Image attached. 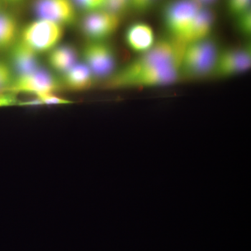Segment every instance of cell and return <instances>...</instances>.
Here are the masks:
<instances>
[{
  "label": "cell",
  "mask_w": 251,
  "mask_h": 251,
  "mask_svg": "<svg viewBox=\"0 0 251 251\" xmlns=\"http://www.w3.org/2000/svg\"><path fill=\"white\" fill-rule=\"evenodd\" d=\"M81 55L82 62L90 69L96 78H109L116 72V54L106 41H88Z\"/></svg>",
  "instance_id": "5b68a950"
},
{
  "label": "cell",
  "mask_w": 251,
  "mask_h": 251,
  "mask_svg": "<svg viewBox=\"0 0 251 251\" xmlns=\"http://www.w3.org/2000/svg\"><path fill=\"white\" fill-rule=\"evenodd\" d=\"M201 6L191 0H172L163 10V21L171 37L181 42Z\"/></svg>",
  "instance_id": "277c9868"
},
{
  "label": "cell",
  "mask_w": 251,
  "mask_h": 251,
  "mask_svg": "<svg viewBox=\"0 0 251 251\" xmlns=\"http://www.w3.org/2000/svg\"><path fill=\"white\" fill-rule=\"evenodd\" d=\"M49 67L61 75L78 62V52L74 46L59 44L47 53Z\"/></svg>",
  "instance_id": "9a60e30c"
},
{
  "label": "cell",
  "mask_w": 251,
  "mask_h": 251,
  "mask_svg": "<svg viewBox=\"0 0 251 251\" xmlns=\"http://www.w3.org/2000/svg\"><path fill=\"white\" fill-rule=\"evenodd\" d=\"M130 9V0H105L103 7L105 11L120 16Z\"/></svg>",
  "instance_id": "ac0fdd59"
},
{
  "label": "cell",
  "mask_w": 251,
  "mask_h": 251,
  "mask_svg": "<svg viewBox=\"0 0 251 251\" xmlns=\"http://www.w3.org/2000/svg\"><path fill=\"white\" fill-rule=\"evenodd\" d=\"M125 41L131 50L141 54L151 49L156 41L151 26L145 23H135L127 28Z\"/></svg>",
  "instance_id": "4fadbf2b"
},
{
  "label": "cell",
  "mask_w": 251,
  "mask_h": 251,
  "mask_svg": "<svg viewBox=\"0 0 251 251\" xmlns=\"http://www.w3.org/2000/svg\"><path fill=\"white\" fill-rule=\"evenodd\" d=\"M215 14L209 8H201L181 39V42L187 45L210 36L215 25Z\"/></svg>",
  "instance_id": "7c38bea8"
},
{
  "label": "cell",
  "mask_w": 251,
  "mask_h": 251,
  "mask_svg": "<svg viewBox=\"0 0 251 251\" xmlns=\"http://www.w3.org/2000/svg\"><path fill=\"white\" fill-rule=\"evenodd\" d=\"M21 27L9 13L0 11V52H9L19 39Z\"/></svg>",
  "instance_id": "2e32d148"
},
{
  "label": "cell",
  "mask_w": 251,
  "mask_h": 251,
  "mask_svg": "<svg viewBox=\"0 0 251 251\" xmlns=\"http://www.w3.org/2000/svg\"><path fill=\"white\" fill-rule=\"evenodd\" d=\"M237 29L244 36L250 35L251 32V13L248 11L237 16Z\"/></svg>",
  "instance_id": "7402d4cb"
},
{
  "label": "cell",
  "mask_w": 251,
  "mask_h": 251,
  "mask_svg": "<svg viewBox=\"0 0 251 251\" xmlns=\"http://www.w3.org/2000/svg\"><path fill=\"white\" fill-rule=\"evenodd\" d=\"M191 1L199 5L201 7L209 8V6L215 4L219 0H191Z\"/></svg>",
  "instance_id": "d4e9b609"
},
{
  "label": "cell",
  "mask_w": 251,
  "mask_h": 251,
  "mask_svg": "<svg viewBox=\"0 0 251 251\" xmlns=\"http://www.w3.org/2000/svg\"><path fill=\"white\" fill-rule=\"evenodd\" d=\"M181 75L180 64H167L136 75L126 83L124 89L168 85L177 81Z\"/></svg>",
  "instance_id": "30bf717a"
},
{
  "label": "cell",
  "mask_w": 251,
  "mask_h": 251,
  "mask_svg": "<svg viewBox=\"0 0 251 251\" xmlns=\"http://www.w3.org/2000/svg\"><path fill=\"white\" fill-rule=\"evenodd\" d=\"M186 46L171 36L156 41L151 49L139 54L136 58L109 77L108 87L124 89L128 80L139 74L167 64H180Z\"/></svg>",
  "instance_id": "6da1fadb"
},
{
  "label": "cell",
  "mask_w": 251,
  "mask_h": 251,
  "mask_svg": "<svg viewBox=\"0 0 251 251\" xmlns=\"http://www.w3.org/2000/svg\"><path fill=\"white\" fill-rule=\"evenodd\" d=\"M17 95L11 92H0V107L12 106L18 105Z\"/></svg>",
  "instance_id": "cb8c5ba5"
},
{
  "label": "cell",
  "mask_w": 251,
  "mask_h": 251,
  "mask_svg": "<svg viewBox=\"0 0 251 251\" xmlns=\"http://www.w3.org/2000/svg\"><path fill=\"white\" fill-rule=\"evenodd\" d=\"M220 51L211 36L187 44L180 63L181 74L192 78L213 75Z\"/></svg>",
  "instance_id": "7a4b0ae2"
},
{
  "label": "cell",
  "mask_w": 251,
  "mask_h": 251,
  "mask_svg": "<svg viewBox=\"0 0 251 251\" xmlns=\"http://www.w3.org/2000/svg\"><path fill=\"white\" fill-rule=\"evenodd\" d=\"M121 17L103 9L86 13L81 20V32L88 41H106L120 27Z\"/></svg>",
  "instance_id": "8992f818"
},
{
  "label": "cell",
  "mask_w": 251,
  "mask_h": 251,
  "mask_svg": "<svg viewBox=\"0 0 251 251\" xmlns=\"http://www.w3.org/2000/svg\"><path fill=\"white\" fill-rule=\"evenodd\" d=\"M8 1H11V2H18V1H21V0H6Z\"/></svg>",
  "instance_id": "484cf974"
},
{
  "label": "cell",
  "mask_w": 251,
  "mask_h": 251,
  "mask_svg": "<svg viewBox=\"0 0 251 251\" xmlns=\"http://www.w3.org/2000/svg\"><path fill=\"white\" fill-rule=\"evenodd\" d=\"M15 74L9 62L0 59V92H6L14 80Z\"/></svg>",
  "instance_id": "e0dca14e"
},
{
  "label": "cell",
  "mask_w": 251,
  "mask_h": 251,
  "mask_svg": "<svg viewBox=\"0 0 251 251\" xmlns=\"http://www.w3.org/2000/svg\"><path fill=\"white\" fill-rule=\"evenodd\" d=\"M96 77L83 62H77L62 75V86L74 92H83L90 89Z\"/></svg>",
  "instance_id": "5bb4252c"
},
{
  "label": "cell",
  "mask_w": 251,
  "mask_h": 251,
  "mask_svg": "<svg viewBox=\"0 0 251 251\" xmlns=\"http://www.w3.org/2000/svg\"><path fill=\"white\" fill-rule=\"evenodd\" d=\"M35 97L40 100L42 105H65L72 103L68 99L57 96L56 92L40 94Z\"/></svg>",
  "instance_id": "ffe728a7"
},
{
  "label": "cell",
  "mask_w": 251,
  "mask_h": 251,
  "mask_svg": "<svg viewBox=\"0 0 251 251\" xmlns=\"http://www.w3.org/2000/svg\"><path fill=\"white\" fill-rule=\"evenodd\" d=\"M33 11L36 18L64 27L74 24L77 20V8L72 0H35Z\"/></svg>",
  "instance_id": "9c48e42d"
},
{
  "label": "cell",
  "mask_w": 251,
  "mask_h": 251,
  "mask_svg": "<svg viewBox=\"0 0 251 251\" xmlns=\"http://www.w3.org/2000/svg\"><path fill=\"white\" fill-rule=\"evenodd\" d=\"M76 8L86 13L103 9L105 0H72Z\"/></svg>",
  "instance_id": "44dd1931"
},
{
  "label": "cell",
  "mask_w": 251,
  "mask_h": 251,
  "mask_svg": "<svg viewBox=\"0 0 251 251\" xmlns=\"http://www.w3.org/2000/svg\"><path fill=\"white\" fill-rule=\"evenodd\" d=\"M251 64L250 45L220 51L213 75L220 77L233 76L247 72Z\"/></svg>",
  "instance_id": "ba28073f"
},
{
  "label": "cell",
  "mask_w": 251,
  "mask_h": 251,
  "mask_svg": "<svg viewBox=\"0 0 251 251\" xmlns=\"http://www.w3.org/2000/svg\"><path fill=\"white\" fill-rule=\"evenodd\" d=\"M9 53V63L14 71L15 76L27 74L41 67L40 55L19 41L10 50Z\"/></svg>",
  "instance_id": "8fae6325"
},
{
  "label": "cell",
  "mask_w": 251,
  "mask_h": 251,
  "mask_svg": "<svg viewBox=\"0 0 251 251\" xmlns=\"http://www.w3.org/2000/svg\"><path fill=\"white\" fill-rule=\"evenodd\" d=\"M159 0H130L131 9L138 12H146L152 9Z\"/></svg>",
  "instance_id": "603a6c76"
},
{
  "label": "cell",
  "mask_w": 251,
  "mask_h": 251,
  "mask_svg": "<svg viewBox=\"0 0 251 251\" xmlns=\"http://www.w3.org/2000/svg\"><path fill=\"white\" fill-rule=\"evenodd\" d=\"M62 87L60 80L42 67L33 72L15 76L7 92L16 94H40L57 92Z\"/></svg>",
  "instance_id": "52a82bcc"
},
{
  "label": "cell",
  "mask_w": 251,
  "mask_h": 251,
  "mask_svg": "<svg viewBox=\"0 0 251 251\" xmlns=\"http://www.w3.org/2000/svg\"><path fill=\"white\" fill-rule=\"evenodd\" d=\"M251 0H227V9L233 16H238L251 10Z\"/></svg>",
  "instance_id": "d6986e66"
},
{
  "label": "cell",
  "mask_w": 251,
  "mask_h": 251,
  "mask_svg": "<svg viewBox=\"0 0 251 251\" xmlns=\"http://www.w3.org/2000/svg\"><path fill=\"white\" fill-rule=\"evenodd\" d=\"M64 29L57 23L36 18L21 27L18 41L41 55L61 44Z\"/></svg>",
  "instance_id": "3957f363"
}]
</instances>
